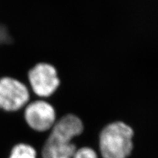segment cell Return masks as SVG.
I'll use <instances>...</instances> for the list:
<instances>
[{"label": "cell", "mask_w": 158, "mask_h": 158, "mask_svg": "<svg viewBox=\"0 0 158 158\" xmlns=\"http://www.w3.org/2000/svg\"><path fill=\"white\" fill-rule=\"evenodd\" d=\"M30 94L27 86L10 77L0 78V109L17 111L28 103Z\"/></svg>", "instance_id": "7a4b0ae2"}, {"label": "cell", "mask_w": 158, "mask_h": 158, "mask_svg": "<svg viewBox=\"0 0 158 158\" xmlns=\"http://www.w3.org/2000/svg\"><path fill=\"white\" fill-rule=\"evenodd\" d=\"M73 158H98L96 152L90 147H83L76 149Z\"/></svg>", "instance_id": "52a82bcc"}, {"label": "cell", "mask_w": 158, "mask_h": 158, "mask_svg": "<svg viewBox=\"0 0 158 158\" xmlns=\"http://www.w3.org/2000/svg\"><path fill=\"white\" fill-rule=\"evenodd\" d=\"M76 149L72 140L51 132L43 146V157L73 158Z\"/></svg>", "instance_id": "5b68a950"}, {"label": "cell", "mask_w": 158, "mask_h": 158, "mask_svg": "<svg viewBox=\"0 0 158 158\" xmlns=\"http://www.w3.org/2000/svg\"><path fill=\"white\" fill-rule=\"evenodd\" d=\"M28 78L31 89L40 98L52 95L60 84L56 69L48 63L37 64L29 70Z\"/></svg>", "instance_id": "3957f363"}, {"label": "cell", "mask_w": 158, "mask_h": 158, "mask_svg": "<svg viewBox=\"0 0 158 158\" xmlns=\"http://www.w3.org/2000/svg\"><path fill=\"white\" fill-rule=\"evenodd\" d=\"M10 158H37L36 150L29 144L19 143L12 149Z\"/></svg>", "instance_id": "8992f818"}, {"label": "cell", "mask_w": 158, "mask_h": 158, "mask_svg": "<svg viewBox=\"0 0 158 158\" xmlns=\"http://www.w3.org/2000/svg\"><path fill=\"white\" fill-rule=\"evenodd\" d=\"M133 130L124 122H114L100 133V154L102 158H127L133 148Z\"/></svg>", "instance_id": "6da1fadb"}, {"label": "cell", "mask_w": 158, "mask_h": 158, "mask_svg": "<svg viewBox=\"0 0 158 158\" xmlns=\"http://www.w3.org/2000/svg\"><path fill=\"white\" fill-rule=\"evenodd\" d=\"M24 118L31 129L45 132L51 129L56 123V110L49 102L36 100L27 105L24 110Z\"/></svg>", "instance_id": "277c9868"}]
</instances>
